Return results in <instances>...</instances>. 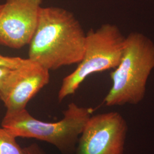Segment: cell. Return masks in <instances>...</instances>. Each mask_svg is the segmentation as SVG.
I'll return each instance as SVG.
<instances>
[{"label":"cell","instance_id":"cell-5","mask_svg":"<svg viewBox=\"0 0 154 154\" xmlns=\"http://www.w3.org/2000/svg\"><path fill=\"white\" fill-rule=\"evenodd\" d=\"M127 123L118 112L91 116L77 144L75 154H124Z\"/></svg>","mask_w":154,"mask_h":154},{"label":"cell","instance_id":"cell-11","mask_svg":"<svg viewBox=\"0 0 154 154\" xmlns=\"http://www.w3.org/2000/svg\"><path fill=\"white\" fill-rule=\"evenodd\" d=\"M11 70L12 69L0 66V88L3 85L6 77H8Z\"/></svg>","mask_w":154,"mask_h":154},{"label":"cell","instance_id":"cell-4","mask_svg":"<svg viewBox=\"0 0 154 154\" xmlns=\"http://www.w3.org/2000/svg\"><path fill=\"white\" fill-rule=\"evenodd\" d=\"M126 37L116 25L106 23L86 34L82 59L75 70L62 81L58 99L75 93L90 75L116 69L121 60Z\"/></svg>","mask_w":154,"mask_h":154},{"label":"cell","instance_id":"cell-2","mask_svg":"<svg viewBox=\"0 0 154 154\" xmlns=\"http://www.w3.org/2000/svg\"><path fill=\"white\" fill-rule=\"evenodd\" d=\"M154 69V42L143 33L134 32L125 39L121 60L110 74L112 86L104 99L107 106L138 105L146 93Z\"/></svg>","mask_w":154,"mask_h":154},{"label":"cell","instance_id":"cell-10","mask_svg":"<svg viewBox=\"0 0 154 154\" xmlns=\"http://www.w3.org/2000/svg\"><path fill=\"white\" fill-rule=\"evenodd\" d=\"M23 149L25 154H46L37 143L31 144Z\"/></svg>","mask_w":154,"mask_h":154},{"label":"cell","instance_id":"cell-12","mask_svg":"<svg viewBox=\"0 0 154 154\" xmlns=\"http://www.w3.org/2000/svg\"><path fill=\"white\" fill-rule=\"evenodd\" d=\"M1 5H2V4H0V8H1Z\"/></svg>","mask_w":154,"mask_h":154},{"label":"cell","instance_id":"cell-9","mask_svg":"<svg viewBox=\"0 0 154 154\" xmlns=\"http://www.w3.org/2000/svg\"><path fill=\"white\" fill-rule=\"evenodd\" d=\"M30 60L23 59L20 57H8L0 55V66L8 68L9 69H15L27 64Z\"/></svg>","mask_w":154,"mask_h":154},{"label":"cell","instance_id":"cell-7","mask_svg":"<svg viewBox=\"0 0 154 154\" xmlns=\"http://www.w3.org/2000/svg\"><path fill=\"white\" fill-rule=\"evenodd\" d=\"M49 80V71L31 60L11 70L0 88V100L6 107V112L25 109L28 102Z\"/></svg>","mask_w":154,"mask_h":154},{"label":"cell","instance_id":"cell-3","mask_svg":"<svg viewBox=\"0 0 154 154\" xmlns=\"http://www.w3.org/2000/svg\"><path fill=\"white\" fill-rule=\"evenodd\" d=\"M93 110L70 103L60 121L46 122L37 119L26 109L6 112L1 126L16 137L35 138L54 146L62 154H74L79 138Z\"/></svg>","mask_w":154,"mask_h":154},{"label":"cell","instance_id":"cell-1","mask_svg":"<svg viewBox=\"0 0 154 154\" xmlns=\"http://www.w3.org/2000/svg\"><path fill=\"white\" fill-rule=\"evenodd\" d=\"M86 34L72 12L55 6L41 7L29 43V59L48 70L79 63Z\"/></svg>","mask_w":154,"mask_h":154},{"label":"cell","instance_id":"cell-6","mask_svg":"<svg viewBox=\"0 0 154 154\" xmlns=\"http://www.w3.org/2000/svg\"><path fill=\"white\" fill-rule=\"evenodd\" d=\"M42 0H6L0 8V45L14 49L29 44Z\"/></svg>","mask_w":154,"mask_h":154},{"label":"cell","instance_id":"cell-8","mask_svg":"<svg viewBox=\"0 0 154 154\" xmlns=\"http://www.w3.org/2000/svg\"><path fill=\"white\" fill-rule=\"evenodd\" d=\"M16 138L8 130L0 127V154H25Z\"/></svg>","mask_w":154,"mask_h":154}]
</instances>
